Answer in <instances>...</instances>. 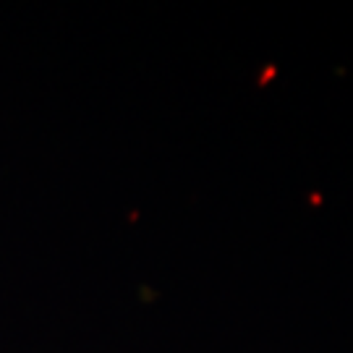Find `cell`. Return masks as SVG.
Instances as JSON below:
<instances>
[]
</instances>
